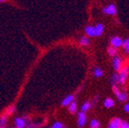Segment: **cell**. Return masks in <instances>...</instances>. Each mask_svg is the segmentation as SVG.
Here are the masks:
<instances>
[{
  "label": "cell",
  "mask_w": 129,
  "mask_h": 128,
  "mask_svg": "<svg viewBox=\"0 0 129 128\" xmlns=\"http://www.w3.org/2000/svg\"><path fill=\"white\" fill-rule=\"evenodd\" d=\"M122 47H123L125 52L129 54V38L125 39V40L123 41V44H122Z\"/></svg>",
  "instance_id": "obj_16"
},
{
  "label": "cell",
  "mask_w": 129,
  "mask_h": 128,
  "mask_svg": "<svg viewBox=\"0 0 129 128\" xmlns=\"http://www.w3.org/2000/svg\"><path fill=\"white\" fill-rule=\"evenodd\" d=\"M15 111H16V108L14 106H11V107H9V108H7V110H6V115H13V114H14L15 113Z\"/></svg>",
  "instance_id": "obj_23"
},
{
  "label": "cell",
  "mask_w": 129,
  "mask_h": 128,
  "mask_svg": "<svg viewBox=\"0 0 129 128\" xmlns=\"http://www.w3.org/2000/svg\"><path fill=\"white\" fill-rule=\"evenodd\" d=\"M7 116L6 115H4L0 117V125L1 126H6L7 124Z\"/></svg>",
  "instance_id": "obj_20"
},
{
  "label": "cell",
  "mask_w": 129,
  "mask_h": 128,
  "mask_svg": "<svg viewBox=\"0 0 129 128\" xmlns=\"http://www.w3.org/2000/svg\"><path fill=\"white\" fill-rule=\"evenodd\" d=\"M113 90H114V92H115V94H116V96H117V100H118L120 102H124L127 100L126 93L120 91L119 89L117 87V85H114V86H113Z\"/></svg>",
  "instance_id": "obj_1"
},
{
  "label": "cell",
  "mask_w": 129,
  "mask_h": 128,
  "mask_svg": "<svg viewBox=\"0 0 129 128\" xmlns=\"http://www.w3.org/2000/svg\"><path fill=\"white\" fill-rule=\"evenodd\" d=\"M94 28H95V35L97 37H100L103 33V31H104V26L101 23H98Z\"/></svg>",
  "instance_id": "obj_10"
},
{
  "label": "cell",
  "mask_w": 129,
  "mask_h": 128,
  "mask_svg": "<svg viewBox=\"0 0 129 128\" xmlns=\"http://www.w3.org/2000/svg\"><path fill=\"white\" fill-rule=\"evenodd\" d=\"M40 126V124H37V123L34 122H27L26 123V125H25V128H38Z\"/></svg>",
  "instance_id": "obj_18"
},
{
  "label": "cell",
  "mask_w": 129,
  "mask_h": 128,
  "mask_svg": "<svg viewBox=\"0 0 129 128\" xmlns=\"http://www.w3.org/2000/svg\"><path fill=\"white\" fill-rule=\"evenodd\" d=\"M110 43H111V46H112L113 48H120V47H122L123 40H122V39L121 38L116 36V37H113V38L111 39Z\"/></svg>",
  "instance_id": "obj_5"
},
{
  "label": "cell",
  "mask_w": 129,
  "mask_h": 128,
  "mask_svg": "<svg viewBox=\"0 0 129 128\" xmlns=\"http://www.w3.org/2000/svg\"><path fill=\"white\" fill-rule=\"evenodd\" d=\"M10 128H16V127H10Z\"/></svg>",
  "instance_id": "obj_30"
},
{
  "label": "cell",
  "mask_w": 129,
  "mask_h": 128,
  "mask_svg": "<svg viewBox=\"0 0 129 128\" xmlns=\"http://www.w3.org/2000/svg\"><path fill=\"white\" fill-rule=\"evenodd\" d=\"M6 0H0V3H4V2H6Z\"/></svg>",
  "instance_id": "obj_28"
},
{
  "label": "cell",
  "mask_w": 129,
  "mask_h": 128,
  "mask_svg": "<svg viewBox=\"0 0 129 128\" xmlns=\"http://www.w3.org/2000/svg\"><path fill=\"white\" fill-rule=\"evenodd\" d=\"M108 53L110 56H115L117 55V48L109 47V48H108Z\"/></svg>",
  "instance_id": "obj_21"
},
{
  "label": "cell",
  "mask_w": 129,
  "mask_h": 128,
  "mask_svg": "<svg viewBox=\"0 0 129 128\" xmlns=\"http://www.w3.org/2000/svg\"><path fill=\"white\" fill-rule=\"evenodd\" d=\"M111 82H112V85H117V83H119V78H118V74H114L112 75V80H111Z\"/></svg>",
  "instance_id": "obj_22"
},
{
  "label": "cell",
  "mask_w": 129,
  "mask_h": 128,
  "mask_svg": "<svg viewBox=\"0 0 129 128\" xmlns=\"http://www.w3.org/2000/svg\"><path fill=\"white\" fill-rule=\"evenodd\" d=\"M0 128H6V126H1L0 125Z\"/></svg>",
  "instance_id": "obj_29"
},
{
  "label": "cell",
  "mask_w": 129,
  "mask_h": 128,
  "mask_svg": "<svg viewBox=\"0 0 129 128\" xmlns=\"http://www.w3.org/2000/svg\"><path fill=\"white\" fill-rule=\"evenodd\" d=\"M74 100H75V96H74V95H68V96H67L62 100L61 105L64 107H67V106H68L70 103H72Z\"/></svg>",
  "instance_id": "obj_9"
},
{
  "label": "cell",
  "mask_w": 129,
  "mask_h": 128,
  "mask_svg": "<svg viewBox=\"0 0 129 128\" xmlns=\"http://www.w3.org/2000/svg\"><path fill=\"white\" fill-rule=\"evenodd\" d=\"M124 110H125V112L129 113V103H126V104L124 106Z\"/></svg>",
  "instance_id": "obj_26"
},
{
  "label": "cell",
  "mask_w": 129,
  "mask_h": 128,
  "mask_svg": "<svg viewBox=\"0 0 129 128\" xmlns=\"http://www.w3.org/2000/svg\"><path fill=\"white\" fill-rule=\"evenodd\" d=\"M114 105H115V103H114V100H113L112 99L108 98V99H106V100H105V101H104V106L106 107L107 108H112V107L114 106Z\"/></svg>",
  "instance_id": "obj_13"
},
{
  "label": "cell",
  "mask_w": 129,
  "mask_h": 128,
  "mask_svg": "<svg viewBox=\"0 0 129 128\" xmlns=\"http://www.w3.org/2000/svg\"><path fill=\"white\" fill-rule=\"evenodd\" d=\"M90 108H91V103L89 101H86L82 105V107H81V111H83V112L85 113L86 111H88V110L90 109Z\"/></svg>",
  "instance_id": "obj_15"
},
{
  "label": "cell",
  "mask_w": 129,
  "mask_h": 128,
  "mask_svg": "<svg viewBox=\"0 0 129 128\" xmlns=\"http://www.w3.org/2000/svg\"><path fill=\"white\" fill-rule=\"evenodd\" d=\"M103 13L105 14H109V15H115L117 14V7L115 5L109 4V6L103 8Z\"/></svg>",
  "instance_id": "obj_3"
},
{
  "label": "cell",
  "mask_w": 129,
  "mask_h": 128,
  "mask_svg": "<svg viewBox=\"0 0 129 128\" xmlns=\"http://www.w3.org/2000/svg\"><path fill=\"white\" fill-rule=\"evenodd\" d=\"M101 124H100V122L96 119H92L90 123V127L91 128H100Z\"/></svg>",
  "instance_id": "obj_19"
},
{
  "label": "cell",
  "mask_w": 129,
  "mask_h": 128,
  "mask_svg": "<svg viewBox=\"0 0 129 128\" xmlns=\"http://www.w3.org/2000/svg\"><path fill=\"white\" fill-rule=\"evenodd\" d=\"M51 128H64V124L61 122H55L54 124H52Z\"/></svg>",
  "instance_id": "obj_24"
},
{
  "label": "cell",
  "mask_w": 129,
  "mask_h": 128,
  "mask_svg": "<svg viewBox=\"0 0 129 128\" xmlns=\"http://www.w3.org/2000/svg\"><path fill=\"white\" fill-rule=\"evenodd\" d=\"M14 124L16 128H25L26 122L23 119V117H16L14 119Z\"/></svg>",
  "instance_id": "obj_8"
},
{
  "label": "cell",
  "mask_w": 129,
  "mask_h": 128,
  "mask_svg": "<svg viewBox=\"0 0 129 128\" xmlns=\"http://www.w3.org/2000/svg\"><path fill=\"white\" fill-rule=\"evenodd\" d=\"M87 122V117H86V115H85L84 112L83 111H80L78 113V126L80 128L83 127L85 125Z\"/></svg>",
  "instance_id": "obj_4"
},
{
  "label": "cell",
  "mask_w": 129,
  "mask_h": 128,
  "mask_svg": "<svg viewBox=\"0 0 129 128\" xmlns=\"http://www.w3.org/2000/svg\"><path fill=\"white\" fill-rule=\"evenodd\" d=\"M119 128H129V124L127 122H125V121H122Z\"/></svg>",
  "instance_id": "obj_25"
},
{
  "label": "cell",
  "mask_w": 129,
  "mask_h": 128,
  "mask_svg": "<svg viewBox=\"0 0 129 128\" xmlns=\"http://www.w3.org/2000/svg\"><path fill=\"white\" fill-rule=\"evenodd\" d=\"M93 74H94L95 77H101L103 75V72L100 67H95L94 70H93Z\"/></svg>",
  "instance_id": "obj_17"
},
{
  "label": "cell",
  "mask_w": 129,
  "mask_h": 128,
  "mask_svg": "<svg viewBox=\"0 0 129 128\" xmlns=\"http://www.w3.org/2000/svg\"><path fill=\"white\" fill-rule=\"evenodd\" d=\"M113 67L116 71H120L122 67V59L118 56L114 57L113 59Z\"/></svg>",
  "instance_id": "obj_7"
},
{
  "label": "cell",
  "mask_w": 129,
  "mask_h": 128,
  "mask_svg": "<svg viewBox=\"0 0 129 128\" xmlns=\"http://www.w3.org/2000/svg\"><path fill=\"white\" fill-rule=\"evenodd\" d=\"M129 74V67H124L122 70L120 71V74H118L119 78V83L124 84L126 81L127 76Z\"/></svg>",
  "instance_id": "obj_2"
},
{
  "label": "cell",
  "mask_w": 129,
  "mask_h": 128,
  "mask_svg": "<svg viewBox=\"0 0 129 128\" xmlns=\"http://www.w3.org/2000/svg\"><path fill=\"white\" fill-rule=\"evenodd\" d=\"M98 99H99V97H98V96H96V97L94 98V100H93V102H92V104H93V105H95V104L97 103V100H98Z\"/></svg>",
  "instance_id": "obj_27"
},
{
  "label": "cell",
  "mask_w": 129,
  "mask_h": 128,
  "mask_svg": "<svg viewBox=\"0 0 129 128\" xmlns=\"http://www.w3.org/2000/svg\"><path fill=\"white\" fill-rule=\"evenodd\" d=\"M85 33L88 35L89 37H94L95 36V28L93 26H89L85 27Z\"/></svg>",
  "instance_id": "obj_11"
},
{
  "label": "cell",
  "mask_w": 129,
  "mask_h": 128,
  "mask_svg": "<svg viewBox=\"0 0 129 128\" xmlns=\"http://www.w3.org/2000/svg\"><path fill=\"white\" fill-rule=\"evenodd\" d=\"M79 43H80L81 46H83V47H86L90 44V40H89L87 37H82L79 40Z\"/></svg>",
  "instance_id": "obj_14"
},
{
  "label": "cell",
  "mask_w": 129,
  "mask_h": 128,
  "mask_svg": "<svg viewBox=\"0 0 129 128\" xmlns=\"http://www.w3.org/2000/svg\"><path fill=\"white\" fill-rule=\"evenodd\" d=\"M44 128H46V127H44Z\"/></svg>",
  "instance_id": "obj_31"
},
{
  "label": "cell",
  "mask_w": 129,
  "mask_h": 128,
  "mask_svg": "<svg viewBox=\"0 0 129 128\" xmlns=\"http://www.w3.org/2000/svg\"><path fill=\"white\" fill-rule=\"evenodd\" d=\"M76 109H77V104L76 102L74 100L72 103L68 105V111L71 113V114H75L76 112Z\"/></svg>",
  "instance_id": "obj_12"
},
{
  "label": "cell",
  "mask_w": 129,
  "mask_h": 128,
  "mask_svg": "<svg viewBox=\"0 0 129 128\" xmlns=\"http://www.w3.org/2000/svg\"><path fill=\"white\" fill-rule=\"evenodd\" d=\"M121 122H122V120H121L119 117L112 118L110 120V122H109L108 128H119L120 127Z\"/></svg>",
  "instance_id": "obj_6"
}]
</instances>
